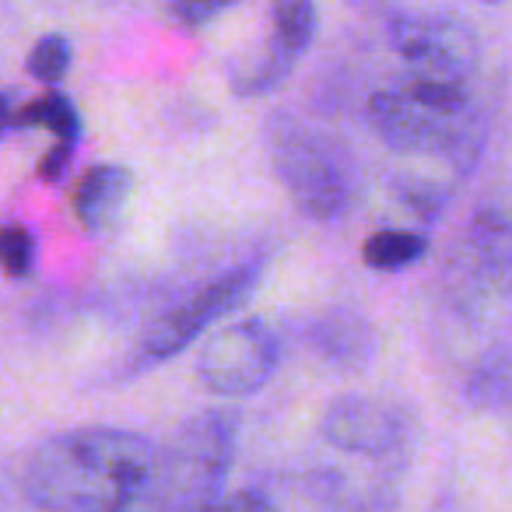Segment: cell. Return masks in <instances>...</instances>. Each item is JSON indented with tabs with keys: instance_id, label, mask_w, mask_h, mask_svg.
<instances>
[{
	"instance_id": "obj_20",
	"label": "cell",
	"mask_w": 512,
	"mask_h": 512,
	"mask_svg": "<svg viewBox=\"0 0 512 512\" xmlns=\"http://www.w3.org/2000/svg\"><path fill=\"white\" fill-rule=\"evenodd\" d=\"M8 130H15V109H11L8 95L0 92V137L8 134Z\"/></svg>"
},
{
	"instance_id": "obj_10",
	"label": "cell",
	"mask_w": 512,
	"mask_h": 512,
	"mask_svg": "<svg viewBox=\"0 0 512 512\" xmlns=\"http://www.w3.org/2000/svg\"><path fill=\"white\" fill-rule=\"evenodd\" d=\"M130 193H134V172L127 165H92L74 190V214L85 228L102 232V228L116 225Z\"/></svg>"
},
{
	"instance_id": "obj_16",
	"label": "cell",
	"mask_w": 512,
	"mask_h": 512,
	"mask_svg": "<svg viewBox=\"0 0 512 512\" xmlns=\"http://www.w3.org/2000/svg\"><path fill=\"white\" fill-rule=\"evenodd\" d=\"M36 267V235L25 225H0V271L8 278H29Z\"/></svg>"
},
{
	"instance_id": "obj_11",
	"label": "cell",
	"mask_w": 512,
	"mask_h": 512,
	"mask_svg": "<svg viewBox=\"0 0 512 512\" xmlns=\"http://www.w3.org/2000/svg\"><path fill=\"white\" fill-rule=\"evenodd\" d=\"M309 344L334 365H365L376 351V334L351 309H330L309 323Z\"/></svg>"
},
{
	"instance_id": "obj_7",
	"label": "cell",
	"mask_w": 512,
	"mask_h": 512,
	"mask_svg": "<svg viewBox=\"0 0 512 512\" xmlns=\"http://www.w3.org/2000/svg\"><path fill=\"white\" fill-rule=\"evenodd\" d=\"M316 8L309 0H281L271 8L264 39L232 67V88L239 95H267L292 74L302 53L313 46Z\"/></svg>"
},
{
	"instance_id": "obj_18",
	"label": "cell",
	"mask_w": 512,
	"mask_h": 512,
	"mask_svg": "<svg viewBox=\"0 0 512 512\" xmlns=\"http://www.w3.org/2000/svg\"><path fill=\"white\" fill-rule=\"evenodd\" d=\"M71 158H74L71 144H53L43 155V162H39V179L43 183H60L67 176V169H71Z\"/></svg>"
},
{
	"instance_id": "obj_15",
	"label": "cell",
	"mask_w": 512,
	"mask_h": 512,
	"mask_svg": "<svg viewBox=\"0 0 512 512\" xmlns=\"http://www.w3.org/2000/svg\"><path fill=\"white\" fill-rule=\"evenodd\" d=\"M71 39L60 36V32H50V36H43L36 46H32L29 53V74L36 81H43V85L57 88V81L64 78L67 71H71Z\"/></svg>"
},
{
	"instance_id": "obj_17",
	"label": "cell",
	"mask_w": 512,
	"mask_h": 512,
	"mask_svg": "<svg viewBox=\"0 0 512 512\" xmlns=\"http://www.w3.org/2000/svg\"><path fill=\"white\" fill-rule=\"evenodd\" d=\"M232 8V4H218V0H179V4H172V18H179V22L186 25V29H200L204 22H211V18L225 15V11Z\"/></svg>"
},
{
	"instance_id": "obj_4",
	"label": "cell",
	"mask_w": 512,
	"mask_h": 512,
	"mask_svg": "<svg viewBox=\"0 0 512 512\" xmlns=\"http://www.w3.org/2000/svg\"><path fill=\"white\" fill-rule=\"evenodd\" d=\"M274 172L292 193L295 207L316 221H337L355 207L358 162L337 137L281 113L267 127Z\"/></svg>"
},
{
	"instance_id": "obj_12",
	"label": "cell",
	"mask_w": 512,
	"mask_h": 512,
	"mask_svg": "<svg viewBox=\"0 0 512 512\" xmlns=\"http://www.w3.org/2000/svg\"><path fill=\"white\" fill-rule=\"evenodd\" d=\"M470 260L477 274L512 285V218L505 214H481L470 228Z\"/></svg>"
},
{
	"instance_id": "obj_9",
	"label": "cell",
	"mask_w": 512,
	"mask_h": 512,
	"mask_svg": "<svg viewBox=\"0 0 512 512\" xmlns=\"http://www.w3.org/2000/svg\"><path fill=\"white\" fill-rule=\"evenodd\" d=\"M320 435L341 453L390 460L407 449V418L379 397H341L323 411Z\"/></svg>"
},
{
	"instance_id": "obj_1",
	"label": "cell",
	"mask_w": 512,
	"mask_h": 512,
	"mask_svg": "<svg viewBox=\"0 0 512 512\" xmlns=\"http://www.w3.org/2000/svg\"><path fill=\"white\" fill-rule=\"evenodd\" d=\"M158 449L123 428H74L32 453L25 491L46 512H127L155 470Z\"/></svg>"
},
{
	"instance_id": "obj_5",
	"label": "cell",
	"mask_w": 512,
	"mask_h": 512,
	"mask_svg": "<svg viewBox=\"0 0 512 512\" xmlns=\"http://www.w3.org/2000/svg\"><path fill=\"white\" fill-rule=\"evenodd\" d=\"M386 36L400 60L414 71L411 78L467 85V78L477 71L481 46L474 29L446 11H397Z\"/></svg>"
},
{
	"instance_id": "obj_6",
	"label": "cell",
	"mask_w": 512,
	"mask_h": 512,
	"mask_svg": "<svg viewBox=\"0 0 512 512\" xmlns=\"http://www.w3.org/2000/svg\"><path fill=\"white\" fill-rule=\"evenodd\" d=\"M281 344L264 320H239L218 330L200 351V383L221 397H246L271 383L278 372Z\"/></svg>"
},
{
	"instance_id": "obj_2",
	"label": "cell",
	"mask_w": 512,
	"mask_h": 512,
	"mask_svg": "<svg viewBox=\"0 0 512 512\" xmlns=\"http://www.w3.org/2000/svg\"><path fill=\"white\" fill-rule=\"evenodd\" d=\"M369 123L386 148L411 158L470 162L481 144V120L467 85L407 78L369 99Z\"/></svg>"
},
{
	"instance_id": "obj_19",
	"label": "cell",
	"mask_w": 512,
	"mask_h": 512,
	"mask_svg": "<svg viewBox=\"0 0 512 512\" xmlns=\"http://www.w3.org/2000/svg\"><path fill=\"white\" fill-rule=\"evenodd\" d=\"M218 512H274V509L260 495H249V491H242V495L225 498V502L218 505Z\"/></svg>"
},
{
	"instance_id": "obj_14",
	"label": "cell",
	"mask_w": 512,
	"mask_h": 512,
	"mask_svg": "<svg viewBox=\"0 0 512 512\" xmlns=\"http://www.w3.org/2000/svg\"><path fill=\"white\" fill-rule=\"evenodd\" d=\"M428 249V239L411 228H383V232H372L362 246V260L372 271H404V267L418 264Z\"/></svg>"
},
{
	"instance_id": "obj_8",
	"label": "cell",
	"mask_w": 512,
	"mask_h": 512,
	"mask_svg": "<svg viewBox=\"0 0 512 512\" xmlns=\"http://www.w3.org/2000/svg\"><path fill=\"white\" fill-rule=\"evenodd\" d=\"M256 281H260V264H242L235 271L214 278L193 299H186L183 306H176L162 320L151 323V330L144 334V355L172 358L183 348H190L193 337H200L211 323H218L221 316L232 313L235 306H242L253 295Z\"/></svg>"
},
{
	"instance_id": "obj_3",
	"label": "cell",
	"mask_w": 512,
	"mask_h": 512,
	"mask_svg": "<svg viewBox=\"0 0 512 512\" xmlns=\"http://www.w3.org/2000/svg\"><path fill=\"white\" fill-rule=\"evenodd\" d=\"M239 421L228 411H204L183 421L127 512H218L235 460Z\"/></svg>"
},
{
	"instance_id": "obj_13",
	"label": "cell",
	"mask_w": 512,
	"mask_h": 512,
	"mask_svg": "<svg viewBox=\"0 0 512 512\" xmlns=\"http://www.w3.org/2000/svg\"><path fill=\"white\" fill-rule=\"evenodd\" d=\"M43 127L57 137V144H78L81 141V113L60 88H50L46 95L32 99L29 106L15 109V130Z\"/></svg>"
}]
</instances>
